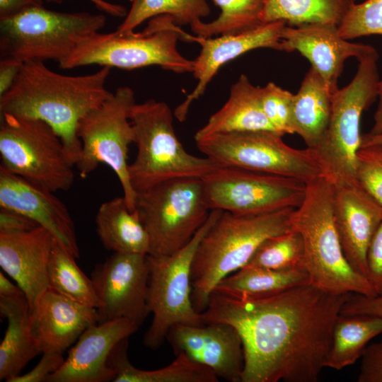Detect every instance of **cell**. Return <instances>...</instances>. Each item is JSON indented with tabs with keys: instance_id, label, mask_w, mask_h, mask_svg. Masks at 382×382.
I'll use <instances>...</instances> for the list:
<instances>
[{
	"instance_id": "1",
	"label": "cell",
	"mask_w": 382,
	"mask_h": 382,
	"mask_svg": "<svg viewBox=\"0 0 382 382\" xmlns=\"http://www.w3.org/2000/svg\"><path fill=\"white\" fill-rule=\"evenodd\" d=\"M347 294L308 284L259 298L212 292L204 323L233 326L243 345L241 382H316Z\"/></svg>"
},
{
	"instance_id": "2",
	"label": "cell",
	"mask_w": 382,
	"mask_h": 382,
	"mask_svg": "<svg viewBox=\"0 0 382 382\" xmlns=\"http://www.w3.org/2000/svg\"><path fill=\"white\" fill-rule=\"evenodd\" d=\"M44 62L23 63L12 87L0 96V112L50 125L75 166L81 149L77 133L79 121L112 94L105 86L110 67L102 66L90 74L68 76L52 71Z\"/></svg>"
},
{
	"instance_id": "3",
	"label": "cell",
	"mask_w": 382,
	"mask_h": 382,
	"mask_svg": "<svg viewBox=\"0 0 382 382\" xmlns=\"http://www.w3.org/2000/svg\"><path fill=\"white\" fill-rule=\"evenodd\" d=\"M294 209L255 214L222 211L199 242L192 265V301L197 312L206 309L216 286L243 267L265 239L291 228Z\"/></svg>"
},
{
	"instance_id": "4",
	"label": "cell",
	"mask_w": 382,
	"mask_h": 382,
	"mask_svg": "<svg viewBox=\"0 0 382 382\" xmlns=\"http://www.w3.org/2000/svg\"><path fill=\"white\" fill-rule=\"evenodd\" d=\"M334 185L322 175L306 183L291 226L301 236L309 284L332 294L376 295L367 277L347 260L333 217Z\"/></svg>"
},
{
	"instance_id": "5",
	"label": "cell",
	"mask_w": 382,
	"mask_h": 382,
	"mask_svg": "<svg viewBox=\"0 0 382 382\" xmlns=\"http://www.w3.org/2000/svg\"><path fill=\"white\" fill-rule=\"evenodd\" d=\"M377 51L360 58L356 74L332 96L327 128L311 148L321 175L335 186L357 183V152L361 147L360 122L363 112L378 96L379 75Z\"/></svg>"
},
{
	"instance_id": "6",
	"label": "cell",
	"mask_w": 382,
	"mask_h": 382,
	"mask_svg": "<svg viewBox=\"0 0 382 382\" xmlns=\"http://www.w3.org/2000/svg\"><path fill=\"white\" fill-rule=\"evenodd\" d=\"M173 117L166 103H135L129 112L137 152L128 174L137 194L166 180L202 178L218 166L209 158L189 154L176 136Z\"/></svg>"
},
{
	"instance_id": "7",
	"label": "cell",
	"mask_w": 382,
	"mask_h": 382,
	"mask_svg": "<svg viewBox=\"0 0 382 382\" xmlns=\"http://www.w3.org/2000/svg\"><path fill=\"white\" fill-rule=\"evenodd\" d=\"M190 36L170 16H158L139 33L120 35L98 31L80 38L59 66L64 69L93 64L133 69L156 65L179 74L192 72L193 60L177 49L178 40L190 41Z\"/></svg>"
},
{
	"instance_id": "8",
	"label": "cell",
	"mask_w": 382,
	"mask_h": 382,
	"mask_svg": "<svg viewBox=\"0 0 382 382\" xmlns=\"http://www.w3.org/2000/svg\"><path fill=\"white\" fill-rule=\"evenodd\" d=\"M105 23L103 14L32 6L0 19L1 57H11L22 62L54 60L59 64L73 52L80 38L98 32Z\"/></svg>"
},
{
	"instance_id": "9",
	"label": "cell",
	"mask_w": 382,
	"mask_h": 382,
	"mask_svg": "<svg viewBox=\"0 0 382 382\" xmlns=\"http://www.w3.org/2000/svg\"><path fill=\"white\" fill-rule=\"evenodd\" d=\"M222 210L210 211L208 218L192 239L168 255H146L149 268L148 307L153 318L144 334V344L158 349L175 324H204L192 301L191 271L199 242Z\"/></svg>"
},
{
	"instance_id": "10",
	"label": "cell",
	"mask_w": 382,
	"mask_h": 382,
	"mask_svg": "<svg viewBox=\"0 0 382 382\" xmlns=\"http://www.w3.org/2000/svg\"><path fill=\"white\" fill-rule=\"evenodd\" d=\"M135 211L149 236V254L168 255L192 239L211 210L202 179L181 178L138 192Z\"/></svg>"
},
{
	"instance_id": "11",
	"label": "cell",
	"mask_w": 382,
	"mask_h": 382,
	"mask_svg": "<svg viewBox=\"0 0 382 382\" xmlns=\"http://www.w3.org/2000/svg\"><path fill=\"white\" fill-rule=\"evenodd\" d=\"M1 166L54 192L74 181V163L56 132L45 122L1 114Z\"/></svg>"
},
{
	"instance_id": "12",
	"label": "cell",
	"mask_w": 382,
	"mask_h": 382,
	"mask_svg": "<svg viewBox=\"0 0 382 382\" xmlns=\"http://www.w3.org/2000/svg\"><path fill=\"white\" fill-rule=\"evenodd\" d=\"M135 103L133 90L121 86L81 119L77 133L81 149L75 165L82 178L99 164L108 165L117 176L132 212L135 210L137 193L129 181L127 158L129 146L134 142L129 112Z\"/></svg>"
},
{
	"instance_id": "13",
	"label": "cell",
	"mask_w": 382,
	"mask_h": 382,
	"mask_svg": "<svg viewBox=\"0 0 382 382\" xmlns=\"http://www.w3.org/2000/svg\"><path fill=\"white\" fill-rule=\"evenodd\" d=\"M283 136L270 130L235 132L210 135L195 143L218 167L279 175L305 183L321 175L308 150L289 146Z\"/></svg>"
},
{
	"instance_id": "14",
	"label": "cell",
	"mask_w": 382,
	"mask_h": 382,
	"mask_svg": "<svg viewBox=\"0 0 382 382\" xmlns=\"http://www.w3.org/2000/svg\"><path fill=\"white\" fill-rule=\"evenodd\" d=\"M202 179L209 209L236 214L296 208L306 191L299 179L236 168L217 167Z\"/></svg>"
},
{
	"instance_id": "15",
	"label": "cell",
	"mask_w": 382,
	"mask_h": 382,
	"mask_svg": "<svg viewBox=\"0 0 382 382\" xmlns=\"http://www.w3.org/2000/svg\"><path fill=\"white\" fill-rule=\"evenodd\" d=\"M91 278L100 301L98 323L127 319L140 327L150 313L146 255L113 253L97 265Z\"/></svg>"
},
{
	"instance_id": "16",
	"label": "cell",
	"mask_w": 382,
	"mask_h": 382,
	"mask_svg": "<svg viewBox=\"0 0 382 382\" xmlns=\"http://www.w3.org/2000/svg\"><path fill=\"white\" fill-rule=\"evenodd\" d=\"M282 21L263 23L251 29L210 37H191V42L200 45V52L193 60L192 74L197 83L185 100L178 105L174 117L186 120L192 103L202 96L219 69L229 61L255 49L270 48L282 51Z\"/></svg>"
},
{
	"instance_id": "17",
	"label": "cell",
	"mask_w": 382,
	"mask_h": 382,
	"mask_svg": "<svg viewBox=\"0 0 382 382\" xmlns=\"http://www.w3.org/2000/svg\"><path fill=\"white\" fill-rule=\"evenodd\" d=\"M166 340L175 355L185 354L209 368L218 378L229 382H241L245 364L243 341L231 325L175 324L170 328Z\"/></svg>"
},
{
	"instance_id": "18",
	"label": "cell",
	"mask_w": 382,
	"mask_h": 382,
	"mask_svg": "<svg viewBox=\"0 0 382 382\" xmlns=\"http://www.w3.org/2000/svg\"><path fill=\"white\" fill-rule=\"evenodd\" d=\"M0 206L21 213L45 228L63 248L79 257L74 223L54 192L0 166Z\"/></svg>"
},
{
	"instance_id": "19",
	"label": "cell",
	"mask_w": 382,
	"mask_h": 382,
	"mask_svg": "<svg viewBox=\"0 0 382 382\" xmlns=\"http://www.w3.org/2000/svg\"><path fill=\"white\" fill-rule=\"evenodd\" d=\"M282 51H298L322 77L333 94L345 62L349 57L359 60L376 50L369 45L349 42L332 23L286 25L282 30Z\"/></svg>"
},
{
	"instance_id": "20",
	"label": "cell",
	"mask_w": 382,
	"mask_h": 382,
	"mask_svg": "<svg viewBox=\"0 0 382 382\" xmlns=\"http://www.w3.org/2000/svg\"><path fill=\"white\" fill-rule=\"evenodd\" d=\"M139 328L125 318L89 327L78 338L61 367L46 381H114L116 374L108 363L110 354L120 341L129 338Z\"/></svg>"
},
{
	"instance_id": "21",
	"label": "cell",
	"mask_w": 382,
	"mask_h": 382,
	"mask_svg": "<svg viewBox=\"0 0 382 382\" xmlns=\"http://www.w3.org/2000/svg\"><path fill=\"white\" fill-rule=\"evenodd\" d=\"M332 209L344 255L366 277L367 252L382 219V206L357 182L335 186Z\"/></svg>"
},
{
	"instance_id": "22",
	"label": "cell",
	"mask_w": 382,
	"mask_h": 382,
	"mask_svg": "<svg viewBox=\"0 0 382 382\" xmlns=\"http://www.w3.org/2000/svg\"><path fill=\"white\" fill-rule=\"evenodd\" d=\"M55 239L45 228L0 233V266L23 291L31 308L49 289L48 270Z\"/></svg>"
},
{
	"instance_id": "23",
	"label": "cell",
	"mask_w": 382,
	"mask_h": 382,
	"mask_svg": "<svg viewBox=\"0 0 382 382\" xmlns=\"http://www.w3.org/2000/svg\"><path fill=\"white\" fill-rule=\"evenodd\" d=\"M98 323L97 310L48 289L30 308L32 335L41 354L64 353L89 327Z\"/></svg>"
},
{
	"instance_id": "24",
	"label": "cell",
	"mask_w": 382,
	"mask_h": 382,
	"mask_svg": "<svg viewBox=\"0 0 382 382\" xmlns=\"http://www.w3.org/2000/svg\"><path fill=\"white\" fill-rule=\"evenodd\" d=\"M257 130L277 132L262 110L260 87L241 74L231 86L227 101L195 133V141L216 134Z\"/></svg>"
},
{
	"instance_id": "25",
	"label": "cell",
	"mask_w": 382,
	"mask_h": 382,
	"mask_svg": "<svg viewBox=\"0 0 382 382\" xmlns=\"http://www.w3.org/2000/svg\"><path fill=\"white\" fill-rule=\"evenodd\" d=\"M1 316L8 322L0 344V380L8 382L41 354L32 335L30 306L25 296H0Z\"/></svg>"
},
{
	"instance_id": "26",
	"label": "cell",
	"mask_w": 382,
	"mask_h": 382,
	"mask_svg": "<svg viewBox=\"0 0 382 382\" xmlns=\"http://www.w3.org/2000/svg\"><path fill=\"white\" fill-rule=\"evenodd\" d=\"M96 225L98 238L107 250L144 255L149 253V234L137 212L129 210L123 196L101 204Z\"/></svg>"
},
{
	"instance_id": "27",
	"label": "cell",
	"mask_w": 382,
	"mask_h": 382,
	"mask_svg": "<svg viewBox=\"0 0 382 382\" xmlns=\"http://www.w3.org/2000/svg\"><path fill=\"white\" fill-rule=\"evenodd\" d=\"M332 93L320 75L311 66L298 92L294 94L291 125L307 147L314 146L329 122Z\"/></svg>"
},
{
	"instance_id": "28",
	"label": "cell",
	"mask_w": 382,
	"mask_h": 382,
	"mask_svg": "<svg viewBox=\"0 0 382 382\" xmlns=\"http://www.w3.org/2000/svg\"><path fill=\"white\" fill-rule=\"evenodd\" d=\"M129 338L120 341L112 350L108 365L116 374L114 382H218L209 368L197 363L185 354H176L168 366L155 370L135 367L127 356Z\"/></svg>"
},
{
	"instance_id": "29",
	"label": "cell",
	"mask_w": 382,
	"mask_h": 382,
	"mask_svg": "<svg viewBox=\"0 0 382 382\" xmlns=\"http://www.w3.org/2000/svg\"><path fill=\"white\" fill-rule=\"evenodd\" d=\"M308 284L309 277L304 268L277 270L244 266L223 279L213 292L236 297L259 298Z\"/></svg>"
},
{
	"instance_id": "30",
	"label": "cell",
	"mask_w": 382,
	"mask_h": 382,
	"mask_svg": "<svg viewBox=\"0 0 382 382\" xmlns=\"http://www.w3.org/2000/svg\"><path fill=\"white\" fill-rule=\"evenodd\" d=\"M382 333V318L340 314L334 324L324 366L341 370L361 357L368 342Z\"/></svg>"
},
{
	"instance_id": "31",
	"label": "cell",
	"mask_w": 382,
	"mask_h": 382,
	"mask_svg": "<svg viewBox=\"0 0 382 382\" xmlns=\"http://www.w3.org/2000/svg\"><path fill=\"white\" fill-rule=\"evenodd\" d=\"M356 0H269L262 22L284 21L288 25L332 23L339 25Z\"/></svg>"
},
{
	"instance_id": "32",
	"label": "cell",
	"mask_w": 382,
	"mask_h": 382,
	"mask_svg": "<svg viewBox=\"0 0 382 382\" xmlns=\"http://www.w3.org/2000/svg\"><path fill=\"white\" fill-rule=\"evenodd\" d=\"M130 8L115 33L129 35L144 21L154 17L168 15L178 26L190 25L201 21L210 13L207 0H129Z\"/></svg>"
},
{
	"instance_id": "33",
	"label": "cell",
	"mask_w": 382,
	"mask_h": 382,
	"mask_svg": "<svg viewBox=\"0 0 382 382\" xmlns=\"http://www.w3.org/2000/svg\"><path fill=\"white\" fill-rule=\"evenodd\" d=\"M75 259L54 241L49 264V289L81 304L98 308L100 301L93 281L79 267Z\"/></svg>"
},
{
	"instance_id": "34",
	"label": "cell",
	"mask_w": 382,
	"mask_h": 382,
	"mask_svg": "<svg viewBox=\"0 0 382 382\" xmlns=\"http://www.w3.org/2000/svg\"><path fill=\"white\" fill-rule=\"evenodd\" d=\"M269 0H212L220 10L219 16L209 22L192 25V31L204 37L245 31L261 23Z\"/></svg>"
},
{
	"instance_id": "35",
	"label": "cell",
	"mask_w": 382,
	"mask_h": 382,
	"mask_svg": "<svg viewBox=\"0 0 382 382\" xmlns=\"http://www.w3.org/2000/svg\"><path fill=\"white\" fill-rule=\"evenodd\" d=\"M245 266L277 270L305 269L301 235L291 228L284 233L267 238L258 246Z\"/></svg>"
},
{
	"instance_id": "36",
	"label": "cell",
	"mask_w": 382,
	"mask_h": 382,
	"mask_svg": "<svg viewBox=\"0 0 382 382\" xmlns=\"http://www.w3.org/2000/svg\"><path fill=\"white\" fill-rule=\"evenodd\" d=\"M345 40L371 35H382V0L355 3L338 25Z\"/></svg>"
},
{
	"instance_id": "37",
	"label": "cell",
	"mask_w": 382,
	"mask_h": 382,
	"mask_svg": "<svg viewBox=\"0 0 382 382\" xmlns=\"http://www.w3.org/2000/svg\"><path fill=\"white\" fill-rule=\"evenodd\" d=\"M293 97L292 93L273 82L260 87L262 110L275 130L282 135L294 134L291 125Z\"/></svg>"
},
{
	"instance_id": "38",
	"label": "cell",
	"mask_w": 382,
	"mask_h": 382,
	"mask_svg": "<svg viewBox=\"0 0 382 382\" xmlns=\"http://www.w3.org/2000/svg\"><path fill=\"white\" fill-rule=\"evenodd\" d=\"M357 180L382 206V145L372 144L359 148Z\"/></svg>"
},
{
	"instance_id": "39",
	"label": "cell",
	"mask_w": 382,
	"mask_h": 382,
	"mask_svg": "<svg viewBox=\"0 0 382 382\" xmlns=\"http://www.w3.org/2000/svg\"><path fill=\"white\" fill-rule=\"evenodd\" d=\"M42 354L40 360L32 370L15 376L8 382L46 381L49 376L58 370L65 360L63 353L61 352H45Z\"/></svg>"
},
{
	"instance_id": "40",
	"label": "cell",
	"mask_w": 382,
	"mask_h": 382,
	"mask_svg": "<svg viewBox=\"0 0 382 382\" xmlns=\"http://www.w3.org/2000/svg\"><path fill=\"white\" fill-rule=\"evenodd\" d=\"M366 277L377 294H382V219L367 252Z\"/></svg>"
},
{
	"instance_id": "41",
	"label": "cell",
	"mask_w": 382,
	"mask_h": 382,
	"mask_svg": "<svg viewBox=\"0 0 382 382\" xmlns=\"http://www.w3.org/2000/svg\"><path fill=\"white\" fill-rule=\"evenodd\" d=\"M359 382H382V341L367 346L361 356Z\"/></svg>"
},
{
	"instance_id": "42",
	"label": "cell",
	"mask_w": 382,
	"mask_h": 382,
	"mask_svg": "<svg viewBox=\"0 0 382 382\" xmlns=\"http://www.w3.org/2000/svg\"><path fill=\"white\" fill-rule=\"evenodd\" d=\"M340 314L369 315L382 318V294L366 296L349 294Z\"/></svg>"
},
{
	"instance_id": "43",
	"label": "cell",
	"mask_w": 382,
	"mask_h": 382,
	"mask_svg": "<svg viewBox=\"0 0 382 382\" xmlns=\"http://www.w3.org/2000/svg\"><path fill=\"white\" fill-rule=\"evenodd\" d=\"M38 226L33 221L16 211L1 207L0 233H18Z\"/></svg>"
},
{
	"instance_id": "44",
	"label": "cell",
	"mask_w": 382,
	"mask_h": 382,
	"mask_svg": "<svg viewBox=\"0 0 382 382\" xmlns=\"http://www.w3.org/2000/svg\"><path fill=\"white\" fill-rule=\"evenodd\" d=\"M23 63L13 57H1L0 96L6 93L12 87L21 71Z\"/></svg>"
},
{
	"instance_id": "45",
	"label": "cell",
	"mask_w": 382,
	"mask_h": 382,
	"mask_svg": "<svg viewBox=\"0 0 382 382\" xmlns=\"http://www.w3.org/2000/svg\"><path fill=\"white\" fill-rule=\"evenodd\" d=\"M44 0H0V19L15 16L23 10L43 6Z\"/></svg>"
},
{
	"instance_id": "46",
	"label": "cell",
	"mask_w": 382,
	"mask_h": 382,
	"mask_svg": "<svg viewBox=\"0 0 382 382\" xmlns=\"http://www.w3.org/2000/svg\"><path fill=\"white\" fill-rule=\"evenodd\" d=\"M64 0H44L48 3L62 4ZM100 11L116 17H123L127 13L126 7L105 0H88Z\"/></svg>"
},
{
	"instance_id": "47",
	"label": "cell",
	"mask_w": 382,
	"mask_h": 382,
	"mask_svg": "<svg viewBox=\"0 0 382 382\" xmlns=\"http://www.w3.org/2000/svg\"><path fill=\"white\" fill-rule=\"evenodd\" d=\"M0 296L5 297H17L25 296L18 284H14L7 279L2 272H0Z\"/></svg>"
},
{
	"instance_id": "48",
	"label": "cell",
	"mask_w": 382,
	"mask_h": 382,
	"mask_svg": "<svg viewBox=\"0 0 382 382\" xmlns=\"http://www.w3.org/2000/svg\"><path fill=\"white\" fill-rule=\"evenodd\" d=\"M378 103L374 116V125L369 134H378L382 133V78L378 85Z\"/></svg>"
},
{
	"instance_id": "49",
	"label": "cell",
	"mask_w": 382,
	"mask_h": 382,
	"mask_svg": "<svg viewBox=\"0 0 382 382\" xmlns=\"http://www.w3.org/2000/svg\"><path fill=\"white\" fill-rule=\"evenodd\" d=\"M372 144L382 145V133L378 134H370L369 133L361 134V146Z\"/></svg>"
}]
</instances>
